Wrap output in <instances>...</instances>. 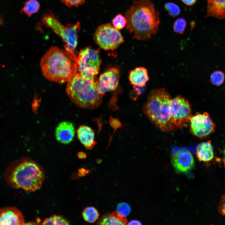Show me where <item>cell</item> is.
<instances>
[{
	"mask_svg": "<svg viewBox=\"0 0 225 225\" xmlns=\"http://www.w3.org/2000/svg\"><path fill=\"white\" fill-rule=\"evenodd\" d=\"M190 122L192 133L200 138L206 137L215 130V125L206 112L197 113L192 117Z\"/></svg>",
	"mask_w": 225,
	"mask_h": 225,
	"instance_id": "30bf717a",
	"label": "cell"
},
{
	"mask_svg": "<svg viewBox=\"0 0 225 225\" xmlns=\"http://www.w3.org/2000/svg\"><path fill=\"white\" fill-rule=\"evenodd\" d=\"M127 220L126 217L118 214L117 211L108 213L102 216L98 221V225H126Z\"/></svg>",
	"mask_w": 225,
	"mask_h": 225,
	"instance_id": "d6986e66",
	"label": "cell"
},
{
	"mask_svg": "<svg viewBox=\"0 0 225 225\" xmlns=\"http://www.w3.org/2000/svg\"><path fill=\"white\" fill-rule=\"evenodd\" d=\"M75 129L73 124L68 121L60 123L55 130L57 140L59 142L67 144L73 140L75 135Z\"/></svg>",
	"mask_w": 225,
	"mask_h": 225,
	"instance_id": "5bb4252c",
	"label": "cell"
},
{
	"mask_svg": "<svg viewBox=\"0 0 225 225\" xmlns=\"http://www.w3.org/2000/svg\"><path fill=\"white\" fill-rule=\"evenodd\" d=\"M187 22L183 18H179L174 22L173 28L174 31L179 34H182L186 27Z\"/></svg>",
	"mask_w": 225,
	"mask_h": 225,
	"instance_id": "d4e9b609",
	"label": "cell"
},
{
	"mask_svg": "<svg viewBox=\"0 0 225 225\" xmlns=\"http://www.w3.org/2000/svg\"><path fill=\"white\" fill-rule=\"evenodd\" d=\"M77 57L58 47L51 48L40 61L43 76L60 84L68 82L78 72Z\"/></svg>",
	"mask_w": 225,
	"mask_h": 225,
	"instance_id": "7a4b0ae2",
	"label": "cell"
},
{
	"mask_svg": "<svg viewBox=\"0 0 225 225\" xmlns=\"http://www.w3.org/2000/svg\"><path fill=\"white\" fill-rule=\"evenodd\" d=\"M119 79V72L115 68H111L102 74L97 81L98 90L104 95L106 92L115 90Z\"/></svg>",
	"mask_w": 225,
	"mask_h": 225,
	"instance_id": "8fae6325",
	"label": "cell"
},
{
	"mask_svg": "<svg viewBox=\"0 0 225 225\" xmlns=\"http://www.w3.org/2000/svg\"><path fill=\"white\" fill-rule=\"evenodd\" d=\"M170 95L164 88L152 91L149 95L143 111L149 119L160 130L169 132L175 127L170 116Z\"/></svg>",
	"mask_w": 225,
	"mask_h": 225,
	"instance_id": "5b68a950",
	"label": "cell"
},
{
	"mask_svg": "<svg viewBox=\"0 0 225 225\" xmlns=\"http://www.w3.org/2000/svg\"><path fill=\"white\" fill-rule=\"evenodd\" d=\"M129 79L132 85L143 87L149 80L147 70L143 67L136 68L130 72Z\"/></svg>",
	"mask_w": 225,
	"mask_h": 225,
	"instance_id": "e0dca14e",
	"label": "cell"
},
{
	"mask_svg": "<svg viewBox=\"0 0 225 225\" xmlns=\"http://www.w3.org/2000/svg\"><path fill=\"white\" fill-rule=\"evenodd\" d=\"M185 5L188 6H192L194 5L197 0H180Z\"/></svg>",
	"mask_w": 225,
	"mask_h": 225,
	"instance_id": "1f68e13d",
	"label": "cell"
},
{
	"mask_svg": "<svg viewBox=\"0 0 225 225\" xmlns=\"http://www.w3.org/2000/svg\"><path fill=\"white\" fill-rule=\"evenodd\" d=\"M82 215L85 221L93 223L99 218V213L97 210L93 207H88L83 210Z\"/></svg>",
	"mask_w": 225,
	"mask_h": 225,
	"instance_id": "44dd1931",
	"label": "cell"
},
{
	"mask_svg": "<svg viewBox=\"0 0 225 225\" xmlns=\"http://www.w3.org/2000/svg\"><path fill=\"white\" fill-rule=\"evenodd\" d=\"M164 7L171 16L176 17L180 13V10L179 7L173 2H167L165 4Z\"/></svg>",
	"mask_w": 225,
	"mask_h": 225,
	"instance_id": "484cf974",
	"label": "cell"
},
{
	"mask_svg": "<svg viewBox=\"0 0 225 225\" xmlns=\"http://www.w3.org/2000/svg\"><path fill=\"white\" fill-rule=\"evenodd\" d=\"M98 50L87 47L80 51L77 57L78 72L88 79H95L101 62Z\"/></svg>",
	"mask_w": 225,
	"mask_h": 225,
	"instance_id": "52a82bcc",
	"label": "cell"
},
{
	"mask_svg": "<svg viewBox=\"0 0 225 225\" xmlns=\"http://www.w3.org/2000/svg\"><path fill=\"white\" fill-rule=\"evenodd\" d=\"M125 18L127 29L138 40H146L159 29V13L149 0L135 1L126 12Z\"/></svg>",
	"mask_w": 225,
	"mask_h": 225,
	"instance_id": "6da1fadb",
	"label": "cell"
},
{
	"mask_svg": "<svg viewBox=\"0 0 225 225\" xmlns=\"http://www.w3.org/2000/svg\"><path fill=\"white\" fill-rule=\"evenodd\" d=\"M109 123L110 126L114 129L115 131L120 128L122 126V123L118 119L113 118H110Z\"/></svg>",
	"mask_w": 225,
	"mask_h": 225,
	"instance_id": "f1b7e54d",
	"label": "cell"
},
{
	"mask_svg": "<svg viewBox=\"0 0 225 225\" xmlns=\"http://www.w3.org/2000/svg\"><path fill=\"white\" fill-rule=\"evenodd\" d=\"M2 23V20L1 19V18L0 17V25Z\"/></svg>",
	"mask_w": 225,
	"mask_h": 225,
	"instance_id": "d590c367",
	"label": "cell"
},
{
	"mask_svg": "<svg viewBox=\"0 0 225 225\" xmlns=\"http://www.w3.org/2000/svg\"><path fill=\"white\" fill-rule=\"evenodd\" d=\"M41 224L43 225H70L69 221L61 215H54L45 219Z\"/></svg>",
	"mask_w": 225,
	"mask_h": 225,
	"instance_id": "7402d4cb",
	"label": "cell"
},
{
	"mask_svg": "<svg viewBox=\"0 0 225 225\" xmlns=\"http://www.w3.org/2000/svg\"><path fill=\"white\" fill-rule=\"evenodd\" d=\"M127 22L125 17L120 14L116 15L112 21L113 26L118 30L123 28L126 25Z\"/></svg>",
	"mask_w": 225,
	"mask_h": 225,
	"instance_id": "cb8c5ba5",
	"label": "cell"
},
{
	"mask_svg": "<svg viewBox=\"0 0 225 225\" xmlns=\"http://www.w3.org/2000/svg\"><path fill=\"white\" fill-rule=\"evenodd\" d=\"M206 17H212L219 19L225 18V0H207Z\"/></svg>",
	"mask_w": 225,
	"mask_h": 225,
	"instance_id": "2e32d148",
	"label": "cell"
},
{
	"mask_svg": "<svg viewBox=\"0 0 225 225\" xmlns=\"http://www.w3.org/2000/svg\"><path fill=\"white\" fill-rule=\"evenodd\" d=\"M196 154L200 161L207 162L212 160L214 156L213 148L210 141L199 144L196 148Z\"/></svg>",
	"mask_w": 225,
	"mask_h": 225,
	"instance_id": "ac0fdd59",
	"label": "cell"
},
{
	"mask_svg": "<svg viewBox=\"0 0 225 225\" xmlns=\"http://www.w3.org/2000/svg\"><path fill=\"white\" fill-rule=\"evenodd\" d=\"M41 22L42 24L51 28L66 43V50L73 53L78 43V33L81 28L80 23L68 24L65 26L62 24L54 14L49 11L43 15Z\"/></svg>",
	"mask_w": 225,
	"mask_h": 225,
	"instance_id": "8992f818",
	"label": "cell"
},
{
	"mask_svg": "<svg viewBox=\"0 0 225 225\" xmlns=\"http://www.w3.org/2000/svg\"><path fill=\"white\" fill-rule=\"evenodd\" d=\"M171 118L175 127L182 128L190 122L192 117L191 108L188 101L178 96L170 102Z\"/></svg>",
	"mask_w": 225,
	"mask_h": 225,
	"instance_id": "9c48e42d",
	"label": "cell"
},
{
	"mask_svg": "<svg viewBox=\"0 0 225 225\" xmlns=\"http://www.w3.org/2000/svg\"><path fill=\"white\" fill-rule=\"evenodd\" d=\"M44 178L43 168L30 159L23 158L12 163L5 173V180L12 188L34 192L41 187Z\"/></svg>",
	"mask_w": 225,
	"mask_h": 225,
	"instance_id": "3957f363",
	"label": "cell"
},
{
	"mask_svg": "<svg viewBox=\"0 0 225 225\" xmlns=\"http://www.w3.org/2000/svg\"><path fill=\"white\" fill-rule=\"evenodd\" d=\"M224 77L223 72L221 71H216L211 74L210 81L213 84L218 86H220L223 83Z\"/></svg>",
	"mask_w": 225,
	"mask_h": 225,
	"instance_id": "603a6c76",
	"label": "cell"
},
{
	"mask_svg": "<svg viewBox=\"0 0 225 225\" xmlns=\"http://www.w3.org/2000/svg\"><path fill=\"white\" fill-rule=\"evenodd\" d=\"M94 38L99 46L105 50H113L124 42L119 30L110 23L99 26L95 31Z\"/></svg>",
	"mask_w": 225,
	"mask_h": 225,
	"instance_id": "ba28073f",
	"label": "cell"
},
{
	"mask_svg": "<svg viewBox=\"0 0 225 225\" xmlns=\"http://www.w3.org/2000/svg\"><path fill=\"white\" fill-rule=\"evenodd\" d=\"M64 5L71 7L72 6L78 7L83 5L85 2V0H60Z\"/></svg>",
	"mask_w": 225,
	"mask_h": 225,
	"instance_id": "83f0119b",
	"label": "cell"
},
{
	"mask_svg": "<svg viewBox=\"0 0 225 225\" xmlns=\"http://www.w3.org/2000/svg\"><path fill=\"white\" fill-rule=\"evenodd\" d=\"M78 139L86 148L91 150L97 144L95 139V133L90 127L81 125L77 131Z\"/></svg>",
	"mask_w": 225,
	"mask_h": 225,
	"instance_id": "9a60e30c",
	"label": "cell"
},
{
	"mask_svg": "<svg viewBox=\"0 0 225 225\" xmlns=\"http://www.w3.org/2000/svg\"><path fill=\"white\" fill-rule=\"evenodd\" d=\"M223 152H224V154H225V148H224V149Z\"/></svg>",
	"mask_w": 225,
	"mask_h": 225,
	"instance_id": "74e56055",
	"label": "cell"
},
{
	"mask_svg": "<svg viewBox=\"0 0 225 225\" xmlns=\"http://www.w3.org/2000/svg\"><path fill=\"white\" fill-rule=\"evenodd\" d=\"M172 163L175 170L179 173L186 172L192 169L194 161L191 153L187 150H179L172 154Z\"/></svg>",
	"mask_w": 225,
	"mask_h": 225,
	"instance_id": "7c38bea8",
	"label": "cell"
},
{
	"mask_svg": "<svg viewBox=\"0 0 225 225\" xmlns=\"http://www.w3.org/2000/svg\"><path fill=\"white\" fill-rule=\"evenodd\" d=\"M79 176H83L86 175L90 172V170L86 169L84 168H82L79 170Z\"/></svg>",
	"mask_w": 225,
	"mask_h": 225,
	"instance_id": "4dcf8cb0",
	"label": "cell"
},
{
	"mask_svg": "<svg viewBox=\"0 0 225 225\" xmlns=\"http://www.w3.org/2000/svg\"><path fill=\"white\" fill-rule=\"evenodd\" d=\"M101 161V160H100V159L99 160H98L97 163H100L101 162V161Z\"/></svg>",
	"mask_w": 225,
	"mask_h": 225,
	"instance_id": "8d00e7d4",
	"label": "cell"
},
{
	"mask_svg": "<svg viewBox=\"0 0 225 225\" xmlns=\"http://www.w3.org/2000/svg\"><path fill=\"white\" fill-rule=\"evenodd\" d=\"M218 209L220 213L225 216V195L222 198L218 205Z\"/></svg>",
	"mask_w": 225,
	"mask_h": 225,
	"instance_id": "f546056e",
	"label": "cell"
},
{
	"mask_svg": "<svg viewBox=\"0 0 225 225\" xmlns=\"http://www.w3.org/2000/svg\"><path fill=\"white\" fill-rule=\"evenodd\" d=\"M24 217L21 212L15 207L0 209V225H24Z\"/></svg>",
	"mask_w": 225,
	"mask_h": 225,
	"instance_id": "4fadbf2b",
	"label": "cell"
},
{
	"mask_svg": "<svg viewBox=\"0 0 225 225\" xmlns=\"http://www.w3.org/2000/svg\"><path fill=\"white\" fill-rule=\"evenodd\" d=\"M128 225H142L141 222L137 220H132L128 224Z\"/></svg>",
	"mask_w": 225,
	"mask_h": 225,
	"instance_id": "d6a6232c",
	"label": "cell"
},
{
	"mask_svg": "<svg viewBox=\"0 0 225 225\" xmlns=\"http://www.w3.org/2000/svg\"><path fill=\"white\" fill-rule=\"evenodd\" d=\"M97 81L83 77L78 72L68 81L66 92L71 101L80 108L91 109L98 108L104 95L98 92Z\"/></svg>",
	"mask_w": 225,
	"mask_h": 225,
	"instance_id": "277c9868",
	"label": "cell"
},
{
	"mask_svg": "<svg viewBox=\"0 0 225 225\" xmlns=\"http://www.w3.org/2000/svg\"><path fill=\"white\" fill-rule=\"evenodd\" d=\"M40 8V3L37 0H28L25 2L21 12L30 17L32 14L37 12Z\"/></svg>",
	"mask_w": 225,
	"mask_h": 225,
	"instance_id": "ffe728a7",
	"label": "cell"
},
{
	"mask_svg": "<svg viewBox=\"0 0 225 225\" xmlns=\"http://www.w3.org/2000/svg\"><path fill=\"white\" fill-rule=\"evenodd\" d=\"M78 157L80 159H85L87 158V155L83 152H80L78 154Z\"/></svg>",
	"mask_w": 225,
	"mask_h": 225,
	"instance_id": "836d02e7",
	"label": "cell"
},
{
	"mask_svg": "<svg viewBox=\"0 0 225 225\" xmlns=\"http://www.w3.org/2000/svg\"><path fill=\"white\" fill-rule=\"evenodd\" d=\"M117 210V211L119 214L126 217L129 214L131 210V208L128 203L122 202L118 204Z\"/></svg>",
	"mask_w": 225,
	"mask_h": 225,
	"instance_id": "4316f807",
	"label": "cell"
},
{
	"mask_svg": "<svg viewBox=\"0 0 225 225\" xmlns=\"http://www.w3.org/2000/svg\"><path fill=\"white\" fill-rule=\"evenodd\" d=\"M24 224H27V225H28H28H34V224H36V223H35V222H28V223H25L24 224Z\"/></svg>",
	"mask_w": 225,
	"mask_h": 225,
	"instance_id": "e575fe53",
	"label": "cell"
}]
</instances>
